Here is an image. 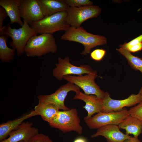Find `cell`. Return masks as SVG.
Returning <instances> with one entry per match:
<instances>
[{"mask_svg":"<svg viewBox=\"0 0 142 142\" xmlns=\"http://www.w3.org/2000/svg\"><path fill=\"white\" fill-rule=\"evenodd\" d=\"M45 17L55 13L67 11L70 7L64 0H37Z\"/></svg>","mask_w":142,"mask_h":142,"instance_id":"17","label":"cell"},{"mask_svg":"<svg viewBox=\"0 0 142 142\" xmlns=\"http://www.w3.org/2000/svg\"><path fill=\"white\" fill-rule=\"evenodd\" d=\"M70 7H79L93 5V2L89 0H64Z\"/></svg>","mask_w":142,"mask_h":142,"instance_id":"23","label":"cell"},{"mask_svg":"<svg viewBox=\"0 0 142 142\" xmlns=\"http://www.w3.org/2000/svg\"><path fill=\"white\" fill-rule=\"evenodd\" d=\"M118 125L120 129L126 130L127 135L131 134L134 137L138 138L142 133V121L130 115Z\"/></svg>","mask_w":142,"mask_h":142,"instance_id":"19","label":"cell"},{"mask_svg":"<svg viewBox=\"0 0 142 142\" xmlns=\"http://www.w3.org/2000/svg\"><path fill=\"white\" fill-rule=\"evenodd\" d=\"M130 115L129 110L124 108L122 110L118 111L108 113L100 112L90 118L84 120L90 129H98L107 125H118Z\"/></svg>","mask_w":142,"mask_h":142,"instance_id":"8","label":"cell"},{"mask_svg":"<svg viewBox=\"0 0 142 142\" xmlns=\"http://www.w3.org/2000/svg\"><path fill=\"white\" fill-rule=\"evenodd\" d=\"M8 38L0 33V59L4 63L10 62L13 59L16 51L7 46Z\"/></svg>","mask_w":142,"mask_h":142,"instance_id":"21","label":"cell"},{"mask_svg":"<svg viewBox=\"0 0 142 142\" xmlns=\"http://www.w3.org/2000/svg\"><path fill=\"white\" fill-rule=\"evenodd\" d=\"M138 94H139L142 97V87L140 89L139 92Z\"/></svg>","mask_w":142,"mask_h":142,"instance_id":"32","label":"cell"},{"mask_svg":"<svg viewBox=\"0 0 142 142\" xmlns=\"http://www.w3.org/2000/svg\"><path fill=\"white\" fill-rule=\"evenodd\" d=\"M67 11L58 12L46 17L29 26L37 33L52 34L57 31H64L70 27L66 21Z\"/></svg>","mask_w":142,"mask_h":142,"instance_id":"4","label":"cell"},{"mask_svg":"<svg viewBox=\"0 0 142 142\" xmlns=\"http://www.w3.org/2000/svg\"><path fill=\"white\" fill-rule=\"evenodd\" d=\"M101 11V8L96 5L69 7L67 11L66 21L70 27L78 28L88 19L98 16Z\"/></svg>","mask_w":142,"mask_h":142,"instance_id":"6","label":"cell"},{"mask_svg":"<svg viewBox=\"0 0 142 142\" xmlns=\"http://www.w3.org/2000/svg\"><path fill=\"white\" fill-rule=\"evenodd\" d=\"M22 0H0V6L6 12L10 19V24L17 23L21 27L24 22L21 19L19 6Z\"/></svg>","mask_w":142,"mask_h":142,"instance_id":"16","label":"cell"},{"mask_svg":"<svg viewBox=\"0 0 142 142\" xmlns=\"http://www.w3.org/2000/svg\"><path fill=\"white\" fill-rule=\"evenodd\" d=\"M120 129L117 125H105L98 129L96 133L92 135L91 137L94 138L101 136L105 138L107 142H123L131 137L124 134Z\"/></svg>","mask_w":142,"mask_h":142,"instance_id":"15","label":"cell"},{"mask_svg":"<svg viewBox=\"0 0 142 142\" xmlns=\"http://www.w3.org/2000/svg\"><path fill=\"white\" fill-rule=\"evenodd\" d=\"M106 53V51L103 49H96L90 53V57L94 60H101L103 58Z\"/></svg>","mask_w":142,"mask_h":142,"instance_id":"26","label":"cell"},{"mask_svg":"<svg viewBox=\"0 0 142 142\" xmlns=\"http://www.w3.org/2000/svg\"><path fill=\"white\" fill-rule=\"evenodd\" d=\"M142 101V97L139 94H132L128 98L121 100L113 99L107 92H105L101 111L104 113L121 111L125 107L135 106Z\"/></svg>","mask_w":142,"mask_h":142,"instance_id":"11","label":"cell"},{"mask_svg":"<svg viewBox=\"0 0 142 142\" xmlns=\"http://www.w3.org/2000/svg\"><path fill=\"white\" fill-rule=\"evenodd\" d=\"M59 109L55 105L50 103H45L38 101L37 105L35 106L34 110L38 115L49 123L50 122Z\"/></svg>","mask_w":142,"mask_h":142,"instance_id":"20","label":"cell"},{"mask_svg":"<svg viewBox=\"0 0 142 142\" xmlns=\"http://www.w3.org/2000/svg\"><path fill=\"white\" fill-rule=\"evenodd\" d=\"M28 142H53L48 135L39 133L34 136Z\"/></svg>","mask_w":142,"mask_h":142,"instance_id":"25","label":"cell"},{"mask_svg":"<svg viewBox=\"0 0 142 142\" xmlns=\"http://www.w3.org/2000/svg\"><path fill=\"white\" fill-rule=\"evenodd\" d=\"M73 99H79L83 101L85 105L83 107L87 112V116L84 120L89 119L95 113L101 112L103 106V99L95 95H88L80 91L76 93Z\"/></svg>","mask_w":142,"mask_h":142,"instance_id":"14","label":"cell"},{"mask_svg":"<svg viewBox=\"0 0 142 142\" xmlns=\"http://www.w3.org/2000/svg\"><path fill=\"white\" fill-rule=\"evenodd\" d=\"M19 10L21 17L29 25L45 17L37 0H22Z\"/></svg>","mask_w":142,"mask_h":142,"instance_id":"12","label":"cell"},{"mask_svg":"<svg viewBox=\"0 0 142 142\" xmlns=\"http://www.w3.org/2000/svg\"><path fill=\"white\" fill-rule=\"evenodd\" d=\"M80 122L77 109L72 108L66 110L59 111L49 124L51 127L64 133L73 131L81 135L82 133L83 129Z\"/></svg>","mask_w":142,"mask_h":142,"instance_id":"5","label":"cell"},{"mask_svg":"<svg viewBox=\"0 0 142 142\" xmlns=\"http://www.w3.org/2000/svg\"><path fill=\"white\" fill-rule=\"evenodd\" d=\"M142 43V34L128 43H125L120 45L119 47L120 48L126 49L129 46Z\"/></svg>","mask_w":142,"mask_h":142,"instance_id":"27","label":"cell"},{"mask_svg":"<svg viewBox=\"0 0 142 142\" xmlns=\"http://www.w3.org/2000/svg\"><path fill=\"white\" fill-rule=\"evenodd\" d=\"M55 39L52 34H42L31 37L27 42L25 53L28 57H41L57 51Z\"/></svg>","mask_w":142,"mask_h":142,"instance_id":"3","label":"cell"},{"mask_svg":"<svg viewBox=\"0 0 142 142\" xmlns=\"http://www.w3.org/2000/svg\"><path fill=\"white\" fill-rule=\"evenodd\" d=\"M32 122H23L16 130L11 132L9 136L0 142H28L35 135L38 133L39 130L33 126Z\"/></svg>","mask_w":142,"mask_h":142,"instance_id":"13","label":"cell"},{"mask_svg":"<svg viewBox=\"0 0 142 142\" xmlns=\"http://www.w3.org/2000/svg\"><path fill=\"white\" fill-rule=\"evenodd\" d=\"M8 16V14L4 9L2 7H0V29L3 27V22L4 19Z\"/></svg>","mask_w":142,"mask_h":142,"instance_id":"29","label":"cell"},{"mask_svg":"<svg viewBox=\"0 0 142 142\" xmlns=\"http://www.w3.org/2000/svg\"><path fill=\"white\" fill-rule=\"evenodd\" d=\"M116 50L127 60L132 68L135 70H139L142 73V59L132 55L127 50L120 48Z\"/></svg>","mask_w":142,"mask_h":142,"instance_id":"22","label":"cell"},{"mask_svg":"<svg viewBox=\"0 0 142 142\" xmlns=\"http://www.w3.org/2000/svg\"><path fill=\"white\" fill-rule=\"evenodd\" d=\"M97 76V71L93 70L86 75H67L64 76L63 79L82 89L85 94L94 95L103 99L105 92L101 90L95 82Z\"/></svg>","mask_w":142,"mask_h":142,"instance_id":"7","label":"cell"},{"mask_svg":"<svg viewBox=\"0 0 142 142\" xmlns=\"http://www.w3.org/2000/svg\"><path fill=\"white\" fill-rule=\"evenodd\" d=\"M58 60V63L55 64L52 74L53 76L59 81L61 80L65 75H80L84 74H89L93 70L88 65H80L79 66L73 65L70 63L68 56L63 59L59 57Z\"/></svg>","mask_w":142,"mask_h":142,"instance_id":"9","label":"cell"},{"mask_svg":"<svg viewBox=\"0 0 142 142\" xmlns=\"http://www.w3.org/2000/svg\"><path fill=\"white\" fill-rule=\"evenodd\" d=\"M71 91L77 93L80 91V89L74 84L68 82L62 85L52 94L48 95L40 94L38 95L37 98L39 102L52 104L59 109L66 110L70 109L65 105V100L68 93Z\"/></svg>","mask_w":142,"mask_h":142,"instance_id":"10","label":"cell"},{"mask_svg":"<svg viewBox=\"0 0 142 142\" xmlns=\"http://www.w3.org/2000/svg\"><path fill=\"white\" fill-rule=\"evenodd\" d=\"M37 115H38L37 114L34 110L20 118L1 124L0 125V142L6 139L9 133L17 128L24 120Z\"/></svg>","mask_w":142,"mask_h":142,"instance_id":"18","label":"cell"},{"mask_svg":"<svg viewBox=\"0 0 142 142\" xmlns=\"http://www.w3.org/2000/svg\"><path fill=\"white\" fill-rule=\"evenodd\" d=\"M61 40L78 43L84 47V50L80 53L86 55L90 53L94 48L104 45L107 43L106 38L102 35H95L88 32L81 26L78 28L70 27L65 31Z\"/></svg>","mask_w":142,"mask_h":142,"instance_id":"1","label":"cell"},{"mask_svg":"<svg viewBox=\"0 0 142 142\" xmlns=\"http://www.w3.org/2000/svg\"><path fill=\"white\" fill-rule=\"evenodd\" d=\"M24 142L23 141H19V142Z\"/></svg>","mask_w":142,"mask_h":142,"instance_id":"33","label":"cell"},{"mask_svg":"<svg viewBox=\"0 0 142 142\" xmlns=\"http://www.w3.org/2000/svg\"><path fill=\"white\" fill-rule=\"evenodd\" d=\"M129 110L130 115L142 121V101Z\"/></svg>","mask_w":142,"mask_h":142,"instance_id":"24","label":"cell"},{"mask_svg":"<svg viewBox=\"0 0 142 142\" xmlns=\"http://www.w3.org/2000/svg\"><path fill=\"white\" fill-rule=\"evenodd\" d=\"M123 142H141L139 140L138 138L131 137L130 138L126 139Z\"/></svg>","mask_w":142,"mask_h":142,"instance_id":"30","label":"cell"},{"mask_svg":"<svg viewBox=\"0 0 142 142\" xmlns=\"http://www.w3.org/2000/svg\"><path fill=\"white\" fill-rule=\"evenodd\" d=\"M126 49L131 53L140 51L142 49V43L129 46Z\"/></svg>","mask_w":142,"mask_h":142,"instance_id":"28","label":"cell"},{"mask_svg":"<svg viewBox=\"0 0 142 142\" xmlns=\"http://www.w3.org/2000/svg\"><path fill=\"white\" fill-rule=\"evenodd\" d=\"M73 142H88L87 139L82 137H78L76 138Z\"/></svg>","mask_w":142,"mask_h":142,"instance_id":"31","label":"cell"},{"mask_svg":"<svg viewBox=\"0 0 142 142\" xmlns=\"http://www.w3.org/2000/svg\"><path fill=\"white\" fill-rule=\"evenodd\" d=\"M23 26L18 29L12 28L10 24L8 23L0 29V33L11 38L10 46L16 50L18 56L25 53V47L29 40L38 34L26 22L23 21Z\"/></svg>","mask_w":142,"mask_h":142,"instance_id":"2","label":"cell"}]
</instances>
